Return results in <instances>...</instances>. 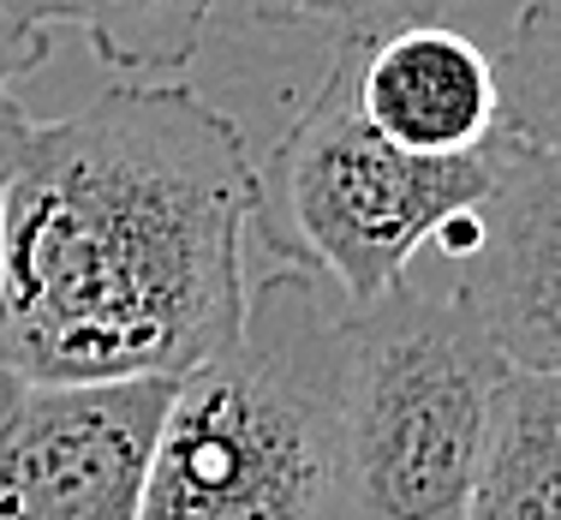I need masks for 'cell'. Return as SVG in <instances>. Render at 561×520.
I'll return each instance as SVG.
<instances>
[{
  "instance_id": "1",
  "label": "cell",
  "mask_w": 561,
  "mask_h": 520,
  "mask_svg": "<svg viewBox=\"0 0 561 520\" xmlns=\"http://www.w3.org/2000/svg\"><path fill=\"white\" fill-rule=\"evenodd\" d=\"M257 162L180 78L31 120L0 216V365L31 383L180 377L245 312Z\"/></svg>"
},
{
  "instance_id": "2",
  "label": "cell",
  "mask_w": 561,
  "mask_h": 520,
  "mask_svg": "<svg viewBox=\"0 0 561 520\" xmlns=\"http://www.w3.org/2000/svg\"><path fill=\"white\" fill-rule=\"evenodd\" d=\"M341 312L293 263L245 287L233 341L173 377L138 520H341Z\"/></svg>"
},
{
  "instance_id": "3",
  "label": "cell",
  "mask_w": 561,
  "mask_h": 520,
  "mask_svg": "<svg viewBox=\"0 0 561 520\" xmlns=\"http://www.w3.org/2000/svg\"><path fill=\"white\" fill-rule=\"evenodd\" d=\"M514 359L448 282L341 312V520H460Z\"/></svg>"
},
{
  "instance_id": "4",
  "label": "cell",
  "mask_w": 561,
  "mask_h": 520,
  "mask_svg": "<svg viewBox=\"0 0 561 520\" xmlns=\"http://www.w3.org/2000/svg\"><path fill=\"white\" fill-rule=\"evenodd\" d=\"M496 138V132H490ZM496 156H419L389 144L353 102V48H335L317 97L257 162L251 228L270 258L311 270L341 305H370L412 275V258L490 192Z\"/></svg>"
},
{
  "instance_id": "5",
  "label": "cell",
  "mask_w": 561,
  "mask_h": 520,
  "mask_svg": "<svg viewBox=\"0 0 561 520\" xmlns=\"http://www.w3.org/2000/svg\"><path fill=\"white\" fill-rule=\"evenodd\" d=\"M173 377L31 383L0 412V520H138Z\"/></svg>"
},
{
  "instance_id": "6",
  "label": "cell",
  "mask_w": 561,
  "mask_h": 520,
  "mask_svg": "<svg viewBox=\"0 0 561 520\" xmlns=\"http://www.w3.org/2000/svg\"><path fill=\"white\" fill-rule=\"evenodd\" d=\"M490 192L443 234L448 287L519 371L561 365V150L519 132L490 138Z\"/></svg>"
},
{
  "instance_id": "7",
  "label": "cell",
  "mask_w": 561,
  "mask_h": 520,
  "mask_svg": "<svg viewBox=\"0 0 561 520\" xmlns=\"http://www.w3.org/2000/svg\"><path fill=\"white\" fill-rule=\"evenodd\" d=\"M353 48V102L400 150L466 156L484 150L502 120L496 60L448 24H400Z\"/></svg>"
},
{
  "instance_id": "8",
  "label": "cell",
  "mask_w": 561,
  "mask_h": 520,
  "mask_svg": "<svg viewBox=\"0 0 561 520\" xmlns=\"http://www.w3.org/2000/svg\"><path fill=\"white\" fill-rule=\"evenodd\" d=\"M561 389L556 371H507L460 520H561Z\"/></svg>"
},
{
  "instance_id": "9",
  "label": "cell",
  "mask_w": 561,
  "mask_h": 520,
  "mask_svg": "<svg viewBox=\"0 0 561 520\" xmlns=\"http://www.w3.org/2000/svg\"><path fill=\"white\" fill-rule=\"evenodd\" d=\"M31 24H78L102 66L131 78H180L197 60L221 0H7Z\"/></svg>"
},
{
  "instance_id": "10",
  "label": "cell",
  "mask_w": 561,
  "mask_h": 520,
  "mask_svg": "<svg viewBox=\"0 0 561 520\" xmlns=\"http://www.w3.org/2000/svg\"><path fill=\"white\" fill-rule=\"evenodd\" d=\"M502 120L496 132L556 144L561 138V36H556V0H526L507 55L496 66Z\"/></svg>"
},
{
  "instance_id": "11",
  "label": "cell",
  "mask_w": 561,
  "mask_h": 520,
  "mask_svg": "<svg viewBox=\"0 0 561 520\" xmlns=\"http://www.w3.org/2000/svg\"><path fill=\"white\" fill-rule=\"evenodd\" d=\"M275 7L280 19L293 24H311L323 31L329 43H370V36H389L400 24H424V19H443L448 0H263Z\"/></svg>"
},
{
  "instance_id": "12",
  "label": "cell",
  "mask_w": 561,
  "mask_h": 520,
  "mask_svg": "<svg viewBox=\"0 0 561 520\" xmlns=\"http://www.w3.org/2000/svg\"><path fill=\"white\" fill-rule=\"evenodd\" d=\"M43 60H48V31L31 19H19V12L0 0V97H7L12 78L36 72Z\"/></svg>"
},
{
  "instance_id": "13",
  "label": "cell",
  "mask_w": 561,
  "mask_h": 520,
  "mask_svg": "<svg viewBox=\"0 0 561 520\" xmlns=\"http://www.w3.org/2000/svg\"><path fill=\"white\" fill-rule=\"evenodd\" d=\"M24 132H31V114H24L12 97H0V216H7V180H12V162H19V150H24ZM19 389L24 383L0 365V412L19 402Z\"/></svg>"
}]
</instances>
